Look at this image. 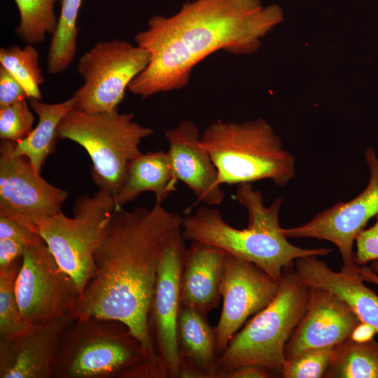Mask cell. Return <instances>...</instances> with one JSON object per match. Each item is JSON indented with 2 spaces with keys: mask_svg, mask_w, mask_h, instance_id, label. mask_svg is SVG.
I'll use <instances>...</instances> for the list:
<instances>
[{
  "mask_svg": "<svg viewBox=\"0 0 378 378\" xmlns=\"http://www.w3.org/2000/svg\"><path fill=\"white\" fill-rule=\"evenodd\" d=\"M182 221L158 202L151 209H115L94 255L95 274L71 315L125 324L139 342L153 377H162L150 326L158 266L167 241Z\"/></svg>",
  "mask_w": 378,
  "mask_h": 378,
  "instance_id": "obj_1",
  "label": "cell"
},
{
  "mask_svg": "<svg viewBox=\"0 0 378 378\" xmlns=\"http://www.w3.org/2000/svg\"><path fill=\"white\" fill-rule=\"evenodd\" d=\"M270 14L258 12L253 0H195L172 16H153L134 36L149 53L148 64L127 90L145 99L183 88L193 68L214 52L248 48L269 25Z\"/></svg>",
  "mask_w": 378,
  "mask_h": 378,
  "instance_id": "obj_2",
  "label": "cell"
},
{
  "mask_svg": "<svg viewBox=\"0 0 378 378\" xmlns=\"http://www.w3.org/2000/svg\"><path fill=\"white\" fill-rule=\"evenodd\" d=\"M237 200L248 212L246 228L230 225L218 210L208 206L199 207L183 217V239L217 247L237 258L251 262L279 282L284 269L300 258L323 256L332 249L303 248L290 244L279 224L281 197L269 206L264 204L263 195L254 190L251 183L237 185Z\"/></svg>",
  "mask_w": 378,
  "mask_h": 378,
  "instance_id": "obj_3",
  "label": "cell"
},
{
  "mask_svg": "<svg viewBox=\"0 0 378 378\" xmlns=\"http://www.w3.org/2000/svg\"><path fill=\"white\" fill-rule=\"evenodd\" d=\"M152 377L141 345L122 323L88 316L63 332L52 378Z\"/></svg>",
  "mask_w": 378,
  "mask_h": 378,
  "instance_id": "obj_4",
  "label": "cell"
},
{
  "mask_svg": "<svg viewBox=\"0 0 378 378\" xmlns=\"http://www.w3.org/2000/svg\"><path fill=\"white\" fill-rule=\"evenodd\" d=\"M222 186L270 179L284 187L295 175L293 155L262 120L242 124L216 121L202 134Z\"/></svg>",
  "mask_w": 378,
  "mask_h": 378,
  "instance_id": "obj_5",
  "label": "cell"
},
{
  "mask_svg": "<svg viewBox=\"0 0 378 378\" xmlns=\"http://www.w3.org/2000/svg\"><path fill=\"white\" fill-rule=\"evenodd\" d=\"M309 292L294 272L284 271L274 299L237 332L220 353L217 377L247 365L262 366L281 375L286 344L305 312Z\"/></svg>",
  "mask_w": 378,
  "mask_h": 378,
  "instance_id": "obj_6",
  "label": "cell"
},
{
  "mask_svg": "<svg viewBox=\"0 0 378 378\" xmlns=\"http://www.w3.org/2000/svg\"><path fill=\"white\" fill-rule=\"evenodd\" d=\"M153 130L134 120L132 113H85L70 111L57 128L59 139L77 143L92 161L91 176L99 190L115 197L130 162L141 153V141Z\"/></svg>",
  "mask_w": 378,
  "mask_h": 378,
  "instance_id": "obj_7",
  "label": "cell"
},
{
  "mask_svg": "<svg viewBox=\"0 0 378 378\" xmlns=\"http://www.w3.org/2000/svg\"><path fill=\"white\" fill-rule=\"evenodd\" d=\"M115 209L114 197L98 190L75 201L72 217L62 213L37 225L36 232L80 294L95 274L94 255Z\"/></svg>",
  "mask_w": 378,
  "mask_h": 378,
  "instance_id": "obj_8",
  "label": "cell"
},
{
  "mask_svg": "<svg viewBox=\"0 0 378 378\" xmlns=\"http://www.w3.org/2000/svg\"><path fill=\"white\" fill-rule=\"evenodd\" d=\"M149 53L120 40L97 43L79 59L83 84L76 90L74 110L85 113L118 110L130 83L148 66Z\"/></svg>",
  "mask_w": 378,
  "mask_h": 378,
  "instance_id": "obj_9",
  "label": "cell"
},
{
  "mask_svg": "<svg viewBox=\"0 0 378 378\" xmlns=\"http://www.w3.org/2000/svg\"><path fill=\"white\" fill-rule=\"evenodd\" d=\"M21 316L27 324L69 316L80 295L43 239L24 252L15 281Z\"/></svg>",
  "mask_w": 378,
  "mask_h": 378,
  "instance_id": "obj_10",
  "label": "cell"
},
{
  "mask_svg": "<svg viewBox=\"0 0 378 378\" xmlns=\"http://www.w3.org/2000/svg\"><path fill=\"white\" fill-rule=\"evenodd\" d=\"M364 156L370 176L358 195L319 212L301 225L283 228L288 238H314L335 244L343 263L341 271L351 274H359L353 249L356 238L369 220L378 214V156L372 147L365 150Z\"/></svg>",
  "mask_w": 378,
  "mask_h": 378,
  "instance_id": "obj_11",
  "label": "cell"
},
{
  "mask_svg": "<svg viewBox=\"0 0 378 378\" xmlns=\"http://www.w3.org/2000/svg\"><path fill=\"white\" fill-rule=\"evenodd\" d=\"M13 143L0 145V216L36 231L41 221L63 213L69 193L44 180L27 158L13 155Z\"/></svg>",
  "mask_w": 378,
  "mask_h": 378,
  "instance_id": "obj_12",
  "label": "cell"
},
{
  "mask_svg": "<svg viewBox=\"0 0 378 378\" xmlns=\"http://www.w3.org/2000/svg\"><path fill=\"white\" fill-rule=\"evenodd\" d=\"M181 229L167 241L160 260L152 300L150 324L155 337V351L163 377H179L181 358L178 320L181 306V276L186 248Z\"/></svg>",
  "mask_w": 378,
  "mask_h": 378,
  "instance_id": "obj_13",
  "label": "cell"
},
{
  "mask_svg": "<svg viewBox=\"0 0 378 378\" xmlns=\"http://www.w3.org/2000/svg\"><path fill=\"white\" fill-rule=\"evenodd\" d=\"M279 282L256 265L227 253L220 295L221 314L214 329L217 353H221L248 318L265 308L276 296Z\"/></svg>",
  "mask_w": 378,
  "mask_h": 378,
  "instance_id": "obj_14",
  "label": "cell"
},
{
  "mask_svg": "<svg viewBox=\"0 0 378 378\" xmlns=\"http://www.w3.org/2000/svg\"><path fill=\"white\" fill-rule=\"evenodd\" d=\"M361 323L346 302L335 293L310 287L305 312L286 344L285 359L333 347L351 338Z\"/></svg>",
  "mask_w": 378,
  "mask_h": 378,
  "instance_id": "obj_15",
  "label": "cell"
},
{
  "mask_svg": "<svg viewBox=\"0 0 378 378\" xmlns=\"http://www.w3.org/2000/svg\"><path fill=\"white\" fill-rule=\"evenodd\" d=\"M73 320L62 316L31 323L0 337V378H52L60 337Z\"/></svg>",
  "mask_w": 378,
  "mask_h": 378,
  "instance_id": "obj_16",
  "label": "cell"
},
{
  "mask_svg": "<svg viewBox=\"0 0 378 378\" xmlns=\"http://www.w3.org/2000/svg\"><path fill=\"white\" fill-rule=\"evenodd\" d=\"M174 174L185 183L198 202L208 206L219 205L224 192L218 183L217 169L202 144V134L191 120L180 122L164 132Z\"/></svg>",
  "mask_w": 378,
  "mask_h": 378,
  "instance_id": "obj_17",
  "label": "cell"
},
{
  "mask_svg": "<svg viewBox=\"0 0 378 378\" xmlns=\"http://www.w3.org/2000/svg\"><path fill=\"white\" fill-rule=\"evenodd\" d=\"M317 257L300 258L294 262L293 272L299 281L309 288H321L335 293L378 336V295L364 284L360 274L334 272Z\"/></svg>",
  "mask_w": 378,
  "mask_h": 378,
  "instance_id": "obj_18",
  "label": "cell"
},
{
  "mask_svg": "<svg viewBox=\"0 0 378 378\" xmlns=\"http://www.w3.org/2000/svg\"><path fill=\"white\" fill-rule=\"evenodd\" d=\"M226 255L217 247L192 241L183 267L181 304L204 314L217 307Z\"/></svg>",
  "mask_w": 378,
  "mask_h": 378,
  "instance_id": "obj_19",
  "label": "cell"
},
{
  "mask_svg": "<svg viewBox=\"0 0 378 378\" xmlns=\"http://www.w3.org/2000/svg\"><path fill=\"white\" fill-rule=\"evenodd\" d=\"M198 309L181 306L178 320V341L181 358L190 364L182 366L180 377H217L215 332Z\"/></svg>",
  "mask_w": 378,
  "mask_h": 378,
  "instance_id": "obj_20",
  "label": "cell"
},
{
  "mask_svg": "<svg viewBox=\"0 0 378 378\" xmlns=\"http://www.w3.org/2000/svg\"><path fill=\"white\" fill-rule=\"evenodd\" d=\"M176 178L167 151L140 153L130 163L125 181L114 197L115 209L135 200L144 192H152L162 204L176 190Z\"/></svg>",
  "mask_w": 378,
  "mask_h": 378,
  "instance_id": "obj_21",
  "label": "cell"
},
{
  "mask_svg": "<svg viewBox=\"0 0 378 378\" xmlns=\"http://www.w3.org/2000/svg\"><path fill=\"white\" fill-rule=\"evenodd\" d=\"M28 100L31 108L38 117V122L24 139L13 143L11 153L27 158L35 172L41 174L46 158L53 152L59 139V124L70 111L74 109L75 99L71 97L56 104H46L36 99Z\"/></svg>",
  "mask_w": 378,
  "mask_h": 378,
  "instance_id": "obj_22",
  "label": "cell"
},
{
  "mask_svg": "<svg viewBox=\"0 0 378 378\" xmlns=\"http://www.w3.org/2000/svg\"><path fill=\"white\" fill-rule=\"evenodd\" d=\"M324 378H378V342L349 338L335 346Z\"/></svg>",
  "mask_w": 378,
  "mask_h": 378,
  "instance_id": "obj_23",
  "label": "cell"
},
{
  "mask_svg": "<svg viewBox=\"0 0 378 378\" xmlns=\"http://www.w3.org/2000/svg\"><path fill=\"white\" fill-rule=\"evenodd\" d=\"M83 0H62L58 27L52 36L47 56L50 74L65 71L73 62L77 51V19Z\"/></svg>",
  "mask_w": 378,
  "mask_h": 378,
  "instance_id": "obj_24",
  "label": "cell"
},
{
  "mask_svg": "<svg viewBox=\"0 0 378 378\" xmlns=\"http://www.w3.org/2000/svg\"><path fill=\"white\" fill-rule=\"evenodd\" d=\"M59 0H14L20 15L15 29L22 42L35 45L43 43L46 34L52 36L58 27L55 5Z\"/></svg>",
  "mask_w": 378,
  "mask_h": 378,
  "instance_id": "obj_25",
  "label": "cell"
},
{
  "mask_svg": "<svg viewBox=\"0 0 378 378\" xmlns=\"http://www.w3.org/2000/svg\"><path fill=\"white\" fill-rule=\"evenodd\" d=\"M0 65L18 80L29 99H42L40 85L44 82L39 67V55L33 45H13L0 48Z\"/></svg>",
  "mask_w": 378,
  "mask_h": 378,
  "instance_id": "obj_26",
  "label": "cell"
},
{
  "mask_svg": "<svg viewBox=\"0 0 378 378\" xmlns=\"http://www.w3.org/2000/svg\"><path fill=\"white\" fill-rule=\"evenodd\" d=\"M21 259L0 270V337L16 335L29 325L21 316L15 295V281Z\"/></svg>",
  "mask_w": 378,
  "mask_h": 378,
  "instance_id": "obj_27",
  "label": "cell"
},
{
  "mask_svg": "<svg viewBox=\"0 0 378 378\" xmlns=\"http://www.w3.org/2000/svg\"><path fill=\"white\" fill-rule=\"evenodd\" d=\"M333 347L314 349L285 359L281 375L284 378H321L330 364Z\"/></svg>",
  "mask_w": 378,
  "mask_h": 378,
  "instance_id": "obj_28",
  "label": "cell"
},
{
  "mask_svg": "<svg viewBox=\"0 0 378 378\" xmlns=\"http://www.w3.org/2000/svg\"><path fill=\"white\" fill-rule=\"evenodd\" d=\"M27 100L0 107V139L17 143L33 130L34 117Z\"/></svg>",
  "mask_w": 378,
  "mask_h": 378,
  "instance_id": "obj_29",
  "label": "cell"
},
{
  "mask_svg": "<svg viewBox=\"0 0 378 378\" xmlns=\"http://www.w3.org/2000/svg\"><path fill=\"white\" fill-rule=\"evenodd\" d=\"M370 227L363 229L356 238V260L359 266L378 260V214Z\"/></svg>",
  "mask_w": 378,
  "mask_h": 378,
  "instance_id": "obj_30",
  "label": "cell"
},
{
  "mask_svg": "<svg viewBox=\"0 0 378 378\" xmlns=\"http://www.w3.org/2000/svg\"><path fill=\"white\" fill-rule=\"evenodd\" d=\"M27 99L21 85L5 67L0 65V107Z\"/></svg>",
  "mask_w": 378,
  "mask_h": 378,
  "instance_id": "obj_31",
  "label": "cell"
},
{
  "mask_svg": "<svg viewBox=\"0 0 378 378\" xmlns=\"http://www.w3.org/2000/svg\"><path fill=\"white\" fill-rule=\"evenodd\" d=\"M4 239L21 240L30 245L43 239L36 231L15 220L0 216V239Z\"/></svg>",
  "mask_w": 378,
  "mask_h": 378,
  "instance_id": "obj_32",
  "label": "cell"
},
{
  "mask_svg": "<svg viewBox=\"0 0 378 378\" xmlns=\"http://www.w3.org/2000/svg\"><path fill=\"white\" fill-rule=\"evenodd\" d=\"M29 246L31 245L21 240L0 239V270L8 267L14 261L21 258Z\"/></svg>",
  "mask_w": 378,
  "mask_h": 378,
  "instance_id": "obj_33",
  "label": "cell"
},
{
  "mask_svg": "<svg viewBox=\"0 0 378 378\" xmlns=\"http://www.w3.org/2000/svg\"><path fill=\"white\" fill-rule=\"evenodd\" d=\"M274 374L267 368L255 365H247L222 373L219 377L225 378H269Z\"/></svg>",
  "mask_w": 378,
  "mask_h": 378,
  "instance_id": "obj_34",
  "label": "cell"
},
{
  "mask_svg": "<svg viewBox=\"0 0 378 378\" xmlns=\"http://www.w3.org/2000/svg\"><path fill=\"white\" fill-rule=\"evenodd\" d=\"M359 274L365 282H369L378 286V275L370 267L362 265L359 268Z\"/></svg>",
  "mask_w": 378,
  "mask_h": 378,
  "instance_id": "obj_35",
  "label": "cell"
},
{
  "mask_svg": "<svg viewBox=\"0 0 378 378\" xmlns=\"http://www.w3.org/2000/svg\"><path fill=\"white\" fill-rule=\"evenodd\" d=\"M370 267L378 275V260L372 262Z\"/></svg>",
  "mask_w": 378,
  "mask_h": 378,
  "instance_id": "obj_36",
  "label": "cell"
}]
</instances>
